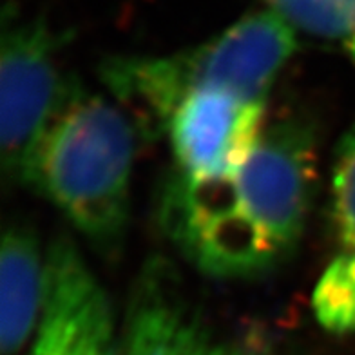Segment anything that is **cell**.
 <instances>
[{
    "label": "cell",
    "instance_id": "ba28073f",
    "mask_svg": "<svg viewBox=\"0 0 355 355\" xmlns=\"http://www.w3.org/2000/svg\"><path fill=\"white\" fill-rule=\"evenodd\" d=\"M47 252L28 223H11L0 247V348L17 355L35 337L47 301Z\"/></svg>",
    "mask_w": 355,
    "mask_h": 355
},
{
    "label": "cell",
    "instance_id": "7a4b0ae2",
    "mask_svg": "<svg viewBox=\"0 0 355 355\" xmlns=\"http://www.w3.org/2000/svg\"><path fill=\"white\" fill-rule=\"evenodd\" d=\"M295 35L274 11H257L185 51L112 56L102 66V78L138 129L158 135L174 111L196 93L227 91L266 102L297 49Z\"/></svg>",
    "mask_w": 355,
    "mask_h": 355
},
{
    "label": "cell",
    "instance_id": "6da1fadb",
    "mask_svg": "<svg viewBox=\"0 0 355 355\" xmlns=\"http://www.w3.org/2000/svg\"><path fill=\"white\" fill-rule=\"evenodd\" d=\"M315 189V136L304 122L286 118L266 123L236 174L209 182L171 174L159 198V223L201 274L248 279L297 250Z\"/></svg>",
    "mask_w": 355,
    "mask_h": 355
},
{
    "label": "cell",
    "instance_id": "5b68a950",
    "mask_svg": "<svg viewBox=\"0 0 355 355\" xmlns=\"http://www.w3.org/2000/svg\"><path fill=\"white\" fill-rule=\"evenodd\" d=\"M266 102L227 91L189 96L165 125L174 173L209 182L243 168L266 129Z\"/></svg>",
    "mask_w": 355,
    "mask_h": 355
},
{
    "label": "cell",
    "instance_id": "52a82bcc",
    "mask_svg": "<svg viewBox=\"0 0 355 355\" xmlns=\"http://www.w3.org/2000/svg\"><path fill=\"white\" fill-rule=\"evenodd\" d=\"M174 268L155 259L132 286L118 355H220Z\"/></svg>",
    "mask_w": 355,
    "mask_h": 355
},
{
    "label": "cell",
    "instance_id": "30bf717a",
    "mask_svg": "<svg viewBox=\"0 0 355 355\" xmlns=\"http://www.w3.org/2000/svg\"><path fill=\"white\" fill-rule=\"evenodd\" d=\"M330 216L339 254L355 263V125L336 149L330 178Z\"/></svg>",
    "mask_w": 355,
    "mask_h": 355
},
{
    "label": "cell",
    "instance_id": "3957f363",
    "mask_svg": "<svg viewBox=\"0 0 355 355\" xmlns=\"http://www.w3.org/2000/svg\"><path fill=\"white\" fill-rule=\"evenodd\" d=\"M136 127L122 105L80 87L29 168L26 187L103 250L120 245L129 223Z\"/></svg>",
    "mask_w": 355,
    "mask_h": 355
},
{
    "label": "cell",
    "instance_id": "7c38bea8",
    "mask_svg": "<svg viewBox=\"0 0 355 355\" xmlns=\"http://www.w3.org/2000/svg\"><path fill=\"white\" fill-rule=\"evenodd\" d=\"M220 355H272L270 352L261 350V348H254V346H230V348H225L221 346Z\"/></svg>",
    "mask_w": 355,
    "mask_h": 355
},
{
    "label": "cell",
    "instance_id": "9c48e42d",
    "mask_svg": "<svg viewBox=\"0 0 355 355\" xmlns=\"http://www.w3.org/2000/svg\"><path fill=\"white\" fill-rule=\"evenodd\" d=\"M295 31L336 42L355 64V0H265Z\"/></svg>",
    "mask_w": 355,
    "mask_h": 355
},
{
    "label": "cell",
    "instance_id": "277c9868",
    "mask_svg": "<svg viewBox=\"0 0 355 355\" xmlns=\"http://www.w3.org/2000/svg\"><path fill=\"white\" fill-rule=\"evenodd\" d=\"M60 38L44 20L6 13L0 42V159L26 185L38 147L80 85L62 71Z\"/></svg>",
    "mask_w": 355,
    "mask_h": 355
},
{
    "label": "cell",
    "instance_id": "8992f818",
    "mask_svg": "<svg viewBox=\"0 0 355 355\" xmlns=\"http://www.w3.org/2000/svg\"><path fill=\"white\" fill-rule=\"evenodd\" d=\"M47 301L29 355H118L111 301L67 238L47 250Z\"/></svg>",
    "mask_w": 355,
    "mask_h": 355
},
{
    "label": "cell",
    "instance_id": "8fae6325",
    "mask_svg": "<svg viewBox=\"0 0 355 355\" xmlns=\"http://www.w3.org/2000/svg\"><path fill=\"white\" fill-rule=\"evenodd\" d=\"M313 312L319 324L332 334L355 330V263L336 256L313 292Z\"/></svg>",
    "mask_w": 355,
    "mask_h": 355
}]
</instances>
